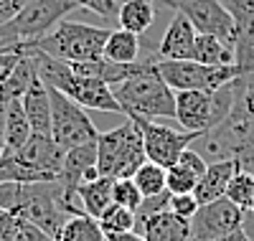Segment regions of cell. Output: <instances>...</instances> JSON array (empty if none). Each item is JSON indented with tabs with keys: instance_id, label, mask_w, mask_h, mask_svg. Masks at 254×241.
<instances>
[{
	"instance_id": "cell-1",
	"label": "cell",
	"mask_w": 254,
	"mask_h": 241,
	"mask_svg": "<svg viewBox=\"0 0 254 241\" xmlns=\"http://www.w3.org/2000/svg\"><path fill=\"white\" fill-rule=\"evenodd\" d=\"M112 92L125 117H145L155 122L176 120V92L158 74L153 56H147V63L140 74L117 84Z\"/></svg>"
},
{
	"instance_id": "cell-2",
	"label": "cell",
	"mask_w": 254,
	"mask_h": 241,
	"mask_svg": "<svg viewBox=\"0 0 254 241\" xmlns=\"http://www.w3.org/2000/svg\"><path fill=\"white\" fill-rule=\"evenodd\" d=\"M112 28H102L92 23H76V20H61V23L44 38L20 43V49H33L51 59L79 63V61H99L104 54Z\"/></svg>"
},
{
	"instance_id": "cell-3",
	"label": "cell",
	"mask_w": 254,
	"mask_h": 241,
	"mask_svg": "<svg viewBox=\"0 0 254 241\" xmlns=\"http://www.w3.org/2000/svg\"><path fill=\"white\" fill-rule=\"evenodd\" d=\"M64 150L51 135L33 132L15 155L0 158V181L15 183H59Z\"/></svg>"
},
{
	"instance_id": "cell-4",
	"label": "cell",
	"mask_w": 254,
	"mask_h": 241,
	"mask_svg": "<svg viewBox=\"0 0 254 241\" xmlns=\"http://www.w3.org/2000/svg\"><path fill=\"white\" fill-rule=\"evenodd\" d=\"M147 163L142 135L132 120L120 127L99 132L97 137V170L107 178H132L140 165Z\"/></svg>"
},
{
	"instance_id": "cell-5",
	"label": "cell",
	"mask_w": 254,
	"mask_h": 241,
	"mask_svg": "<svg viewBox=\"0 0 254 241\" xmlns=\"http://www.w3.org/2000/svg\"><path fill=\"white\" fill-rule=\"evenodd\" d=\"M237 81H231L216 92H176V120L183 132L206 135L219 127L234 109Z\"/></svg>"
},
{
	"instance_id": "cell-6",
	"label": "cell",
	"mask_w": 254,
	"mask_h": 241,
	"mask_svg": "<svg viewBox=\"0 0 254 241\" xmlns=\"http://www.w3.org/2000/svg\"><path fill=\"white\" fill-rule=\"evenodd\" d=\"M76 5L71 0H28L13 23L0 28V49L20 46L49 36Z\"/></svg>"
},
{
	"instance_id": "cell-7",
	"label": "cell",
	"mask_w": 254,
	"mask_h": 241,
	"mask_svg": "<svg viewBox=\"0 0 254 241\" xmlns=\"http://www.w3.org/2000/svg\"><path fill=\"white\" fill-rule=\"evenodd\" d=\"M158 74L173 92H216L242 76L239 66H206L198 61H155Z\"/></svg>"
},
{
	"instance_id": "cell-8",
	"label": "cell",
	"mask_w": 254,
	"mask_h": 241,
	"mask_svg": "<svg viewBox=\"0 0 254 241\" xmlns=\"http://www.w3.org/2000/svg\"><path fill=\"white\" fill-rule=\"evenodd\" d=\"M49 94H51V137L56 140V145L66 152L79 145L97 142L99 129L87 115V109L79 107L66 94L51 89V86Z\"/></svg>"
},
{
	"instance_id": "cell-9",
	"label": "cell",
	"mask_w": 254,
	"mask_h": 241,
	"mask_svg": "<svg viewBox=\"0 0 254 241\" xmlns=\"http://www.w3.org/2000/svg\"><path fill=\"white\" fill-rule=\"evenodd\" d=\"M127 120H132L137 124L147 160L165 168V170L173 168L183 152L201 137L198 132H178V129L160 124L155 120H145V117H127Z\"/></svg>"
},
{
	"instance_id": "cell-10",
	"label": "cell",
	"mask_w": 254,
	"mask_h": 241,
	"mask_svg": "<svg viewBox=\"0 0 254 241\" xmlns=\"http://www.w3.org/2000/svg\"><path fill=\"white\" fill-rule=\"evenodd\" d=\"M59 195H61L59 183H26L23 203H20L18 213L13 216H20L23 221L38 226L51 239H56L69 218L59 206Z\"/></svg>"
},
{
	"instance_id": "cell-11",
	"label": "cell",
	"mask_w": 254,
	"mask_h": 241,
	"mask_svg": "<svg viewBox=\"0 0 254 241\" xmlns=\"http://www.w3.org/2000/svg\"><path fill=\"white\" fill-rule=\"evenodd\" d=\"M160 3L186 15L196 33L216 36L226 46L234 49V18L224 8L221 0H160Z\"/></svg>"
},
{
	"instance_id": "cell-12",
	"label": "cell",
	"mask_w": 254,
	"mask_h": 241,
	"mask_svg": "<svg viewBox=\"0 0 254 241\" xmlns=\"http://www.w3.org/2000/svg\"><path fill=\"white\" fill-rule=\"evenodd\" d=\"M242 224L244 211L224 195L219 201L198 206V213L190 218V241H219L239 231Z\"/></svg>"
},
{
	"instance_id": "cell-13",
	"label": "cell",
	"mask_w": 254,
	"mask_h": 241,
	"mask_svg": "<svg viewBox=\"0 0 254 241\" xmlns=\"http://www.w3.org/2000/svg\"><path fill=\"white\" fill-rule=\"evenodd\" d=\"M234 18V63L242 76L254 74V0H221Z\"/></svg>"
},
{
	"instance_id": "cell-14",
	"label": "cell",
	"mask_w": 254,
	"mask_h": 241,
	"mask_svg": "<svg viewBox=\"0 0 254 241\" xmlns=\"http://www.w3.org/2000/svg\"><path fill=\"white\" fill-rule=\"evenodd\" d=\"M99 178L97 170V142H87L64 152V165L59 175V185L64 193H76V188L87 181Z\"/></svg>"
},
{
	"instance_id": "cell-15",
	"label": "cell",
	"mask_w": 254,
	"mask_h": 241,
	"mask_svg": "<svg viewBox=\"0 0 254 241\" xmlns=\"http://www.w3.org/2000/svg\"><path fill=\"white\" fill-rule=\"evenodd\" d=\"M196 28L190 26V20L181 13L173 15V20L168 23L158 49L153 54L155 61H186L193 56V46H196Z\"/></svg>"
},
{
	"instance_id": "cell-16",
	"label": "cell",
	"mask_w": 254,
	"mask_h": 241,
	"mask_svg": "<svg viewBox=\"0 0 254 241\" xmlns=\"http://www.w3.org/2000/svg\"><path fill=\"white\" fill-rule=\"evenodd\" d=\"M137 226L147 241H190V221L176 216L171 208L142 218Z\"/></svg>"
},
{
	"instance_id": "cell-17",
	"label": "cell",
	"mask_w": 254,
	"mask_h": 241,
	"mask_svg": "<svg viewBox=\"0 0 254 241\" xmlns=\"http://www.w3.org/2000/svg\"><path fill=\"white\" fill-rule=\"evenodd\" d=\"M20 107H23L33 132L51 135V94H49V86L41 81L38 74L31 81L28 92L20 97Z\"/></svg>"
},
{
	"instance_id": "cell-18",
	"label": "cell",
	"mask_w": 254,
	"mask_h": 241,
	"mask_svg": "<svg viewBox=\"0 0 254 241\" xmlns=\"http://www.w3.org/2000/svg\"><path fill=\"white\" fill-rule=\"evenodd\" d=\"M239 173V165L234 160H214L208 163L203 178L198 181L193 195L198 198V203H211V201H219L226 195V188L231 183V178Z\"/></svg>"
},
{
	"instance_id": "cell-19",
	"label": "cell",
	"mask_w": 254,
	"mask_h": 241,
	"mask_svg": "<svg viewBox=\"0 0 254 241\" xmlns=\"http://www.w3.org/2000/svg\"><path fill=\"white\" fill-rule=\"evenodd\" d=\"M31 135H33V127L23 112V107H20V99L8 102L5 104V147H3V155L0 158L15 155L31 140Z\"/></svg>"
},
{
	"instance_id": "cell-20",
	"label": "cell",
	"mask_w": 254,
	"mask_h": 241,
	"mask_svg": "<svg viewBox=\"0 0 254 241\" xmlns=\"http://www.w3.org/2000/svg\"><path fill=\"white\" fill-rule=\"evenodd\" d=\"M112 183H115V178H107V175H99L94 181L81 183L76 188V198H79L81 211L99 218L112 206Z\"/></svg>"
},
{
	"instance_id": "cell-21",
	"label": "cell",
	"mask_w": 254,
	"mask_h": 241,
	"mask_svg": "<svg viewBox=\"0 0 254 241\" xmlns=\"http://www.w3.org/2000/svg\"><path fill=\"white\" fill-rule=\"evenodd\" d=\"M102 56L107 61H115V63H137V61H142L140 36H135L130 31H122V28H112L107 43H104Z\"/></svg>"
},
{
	"instance_id": "cell-22",
	"label": "cell",
	"mask_w": 254,
	"mask_h": 241,
	"mask_svg": "<svg viewBox=\"0 0 254 241\" xmlns=\"http://www.w3.org/2000/svg\"><path fill=\"white\" fill-rule=\"evenodd\" d=\"M190 61L206 63V66H234V49L226 46V43L216 36L198 33Z\"/></svg>"
},
{
	"instance_id": "cell-23",
	"label": "cell",
	"mask_w": 254,
	"mask_h": 241,
	"mask_svg": "<svg viewBox=\"0 0 254 241\" xmlns=\"http://www.w3.org/2000/svg\"><path fill=\"white\" fill-rule=\"evenodd\" d=\"M155 20V5L153 0H127L117 15V28L130 31L135 36H142Z\"/></svg>"
},
{
	"instance_id": "cell-24",
	"label": "cell",
	"mask_w": 254,
	"mask_h": 241,
	"mask_svg": "<svg viewBox=\"0 0 254 241\" xmlns=\"http://www.w3.org/2000/svg\"><path fill=\"white\" fill-rule=\"evenodd\" d=\"M33 79H36V63H33V59L26 54L23 61L15 66V71H13L3 84H0V104H8V102L20 99V97L28 92V86H31Z\"/></svg>"
},
{
	"instance_id": "cell-25",
	"label": "cell",
	"mask_w": 254,
	"mask_h": 241,
	"mask_svg": "<svg viewBox=\"0 0 254 241\" xmlns=\"http://www.w3.org/2000/svg\"><path fill=\"white\" fill-rule=\"evenodd\" d=\"M56 239H61V241H107L99 221L94 216H89V213L69 216Z\"/></svg>"
},
{
	"instance_id": "cell-26",
	"label": "cell",
	"mask_w": 254,
	"mask_h": 241,
	"mask_svg": "<svg viewBox=\"0 0 254 241\" xmlns=\"http://www.w3.org/2000/svg\"><path fill=\"white\" fill-rule=\"evenodd\" d=\"M165 178H168V170L155 165V163H150V160H147L145 165H140L137 173L132 175V181H135L137 190L142 193V198H153V195L165 193L168 190L165 188Z\"/></svg>"
},
{
	"instance_id": "cell-27",
	"label": "cell",
	"mask_w": 254,
	"mask_h": 241,
	"mask_svg": "<svg viewBox=\"0 0 254 241\" xmlns=\"http://www.w3.org/2000/svg\"><path fill=\"white\" fill-rule=\"evenodd\" d=\"M99 226L104 231V236H112V234H127V231H135L137 226V213L125 208V206H117L112 203L107 211H104L99 218Z\"/></svg>"
},
{
	"instance_id": "cell-28",
	"label": "cell",
	"mask_w": 254,
	"mask_h": 241,
	"mask_svg": "<svg viewBox=\"0 0 254 241\" xmlns=\"http://www.w3.org/2000/svg\"><path fill=\"white\" fill-rule=\"evenodd\" d=\"M201 181V175L193 173L190 168L176 163L173 168H168V178H165V188L171 195H181V193H193L196 185Z\"/></svg>"
},
{
	"instance_id": "cell-29",
	"label": "cell",
	"mask_w": 254,
	"mask_h": 241,
	"mask_svg": "<svg viewBox=\"0 0 254 241\" xmlns=\"http://www.w3.org/2000/svg\"><path fill=\"white\" fill-rule=\"evenodd\" d=\"M252 195H254V175L239 170L234 178H231L229 188H226V198L231 203H237L242 211H247L249 203H252Z\"/></svg>"
},
{
	"instance_id": "cell-30",
	"label": "cell",
	"mask_w": 254,
	"mask_h": 241,
	"mask_svg": "<svg viewBox=\"0 0 254 241\" xmlns=\"http://www.w3.org/2000/svg\"><path fill=\"white\" fill-rule=\"evenodd\" d=\"M142 201L145 198H142V193L137 190L132 178H115V183H112V203L125 206V208H130V211L137 213Z\"/></svg>"
},
{
	"instance_id": "cell-31",
	"label": "cell",
	"mask_w": 254,
	"mask_h": 241,
	"mask_svg": "<svg viewBox=\"0 0 254 241\" xmlns=\"http://www.w3.org/2000/svg\"><path fill=\"white\" fill-rule=\"evenodd\" d=\"M76 8H84V10H92L97 13L99 18L110 20V23H117V15L122 10V5L127 0H71Z\"/></svg>"
},
{
	"instance_id": "cell-32",
	"label": "cell",
	"mask_w": 254,
	"mask_h": 241,
	"mask_svg": "<svg viewBox=\"0 0 254 241\" xmlns=\"http://www.w3.org/2000/svg\"><path fill=\"white\" fill-rule=\"evenodd\" d=\"M23 193H26V183L0 181V208L5 213H18L20 203H23Z\"/></svg>"
},
{
	"instance_id": "cell-33",
	"label": "cell",
	"mask_w": 254,
	"mask_h": 241,
	"mask_svg": "<svg viewBox=\"0 0 254 241\" xmlns=\"http://www.w3.org/2000/svg\"><path fill=\"white\" fill-rule=\"evenodd\" d=\"M198 198L193 193H181V195H171V203H168V208H171L176 216L186 218V221H190L196 213H198Z\"/></svg>"
},
{
	"instance_id": "cell-34",
	"label": "cell",
	"mask_w": 254,
	"mask_h": 241,
	"mask_svg": "<svg viewBox=\"0 0 254 241\" xmlns=\"http://www.w3.org/2000/svg\"><path fill=\"white\" fill-rule=\"evenodd\" d=\"M26 51L20 49V46H8V49H0V84H3L20 61H23Z\"/></svg>"
},
{
	"instance_id": "cell-35",
	"label": "cell",
	"mask_w": 254,
	"mask_h": 241,
	"mask_svg": "<svg viewBox=\"0 0 254 241\" xmlns=\"http://www.w3.org/2000/svg\"><path fill=\"white\" fill-rule=\"evenodd\" d=\"M168 203H171V193H168V190L160 193V195H153V198H145L142 206L137 208V221H142V218L153 216V213H158V211H165Z\"/></svg>"
},
{
	"instance_id": "cell-36",
	"label": "cell",
	"mask_w": 254,
	"mask_h": 241,
	"mask_svg": "<svg viewBox=\"0 0 254 241\" xmlns=\"http://www.w3.org/2000/svg\"><path fill=\"white\" fill-rule=\"evenodd\" d=\"M28 0H0V28L13 23V20L18 18V13L26 8Z\"/></svg>"
},
{
	"instance_id": "cell-37",
	"label": "cell",
	"mask_w": 254,
	"mask_h": 241,
	"mask_svg": "<svg viewBox=\"0 0 254 241\" xmlns=\"http://www.w3.org/2000/svg\"><path fill=\"white\" fill-rule=\"evenodd\" d=\"M15 224H18V216H13V213H3V216H0V241H13Z\"/></svg>"
},
{
	"instance_id": "cell-38",
	"label": "cell",
	"mask_w": 254,
	"mask_h": 241,
	"mask_svg": "<svg viewBox=\"0 0 254 241\" xmlns=\"http://www.w3.org/2000/svg\"><path fill=\"white\" fill-rule=\"evenodd\" d=\"M107 241H147V239L137 231H127V234H112L107 236Z\"/></svg>"
},
{
	"instance_id": "cell-39",
	"label": "cell",
	"mask_w": 254,
	"mask_h": 241,
	"mask_svg": "<svg viewBox=\"0 0 254 241\" xmlns=\"http://www.w3.org/2000/svg\"><path fill=\"white\" fill-rule=\"evenodd\" d=\"M242 231L254 241V213H252V211H244V224H242Z\"/></svg>"
},
{
	"instance_id": "cell-40",
	"label": "cell",
	"mask_w": 254,
	"mask_h": 241,
	"mask_svg": "<svg viewBox=\"0 0 254 241\" xmlns=\"http://www.w3.org/2000/svg\"><path fill=\"white\" fill-rule=\"evenodd\" d=\"M5 147V104H0V155Z\"/></svg>"
},
{
	"instance_id": "cell-41",
	"label": "cell",
	"mask_w": 254,
	"mask_h": 241,
	"mask_svg": "<svg viewBox=\"0 0 254 241\" xmlns=\"http://www.w3.org/2000/svg\"><path fill=\"white\" fill-rule=\"evenodd\" d=\"M219 241H252V239H249V236H247V234H244V231L239 229V231L229 234V236H224V239H219Z\"/></svg>"
},
{
	"instance_id": "cell-42",
	"label": "cell",
	"mask_w": 254,
	"mask_h": 241,
	"mask_svg": "<svg viewBox=\"0 0 254 241\" xmlns=\"http://www.w3.org/2000/svg\"><path fill=\"white\" fill-rule=\"evenodd\" d=\"M247 211H252V213H254V195H252V203H249V208H247Z\"/></svg>"
},
{
	"instance_id": "cell-43",
	"label": "cell",
	"mask_w": 254,
	"mask_h": 241,
	"mask_svg": "<svg viewBox=\"0 0 254 241\" xmlns=\"http://www.w3.org/2000/svg\"><path fill=\"white\" fill-rule=\"evenodd\" d=\"M3 213H5V211H3V208H0V216H3Z\"/></svg>"
},
{
	"instance_id": "cell-44",
	"label": "cell",
	"mask_w": 254,
	"mask_h": 241,
	"mask_svg": "<svg viewBox=\"0 0 254 241\" xmlns=\"http://www.w3.org/2000/svg\"><path fill=\"white\" fill-rule=\"evenodd\" d=\"M54 241H61V239H54Z\"/></svg>"
}]
</instances>
